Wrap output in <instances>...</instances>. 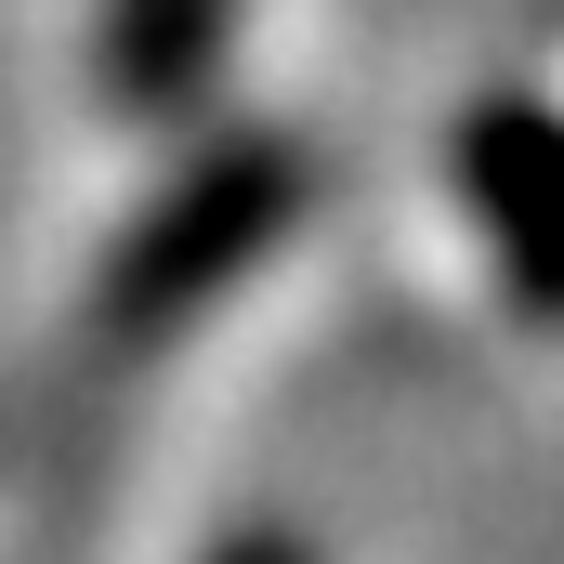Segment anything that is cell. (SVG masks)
<instances>
[{
  "label": "cell",
  "instance_id": "cell-3",
  "mask_svg": "<svg viewBox=\"0 0 564 564\" xmlns=\"http://www.w3.org/2000/svg\"><path fill=\"white\" fill-rule=\"evenodd\" d=\"M210 564H315V539H289V525H250V539H224Z\"/></svg>",
  "mask_w": 564,
  "mask_h": 564
},
{
  "label": "cell",
  "instance_id": "cell-2",
  "mask_svg": "<svg viewBox=\"0 0 564 564\" xmlns=\"http://www.w3.org/2000/svg\"><path fill=\"white\" fill-rule=\"evenodd\" d=\"M289 197H302L289 144H224L210 171H184V184H171V210L144 224V237H132V263H119V315H132V328L197 315V302L237 276V263H263V250H276Z\"/></svg>",
  "mask_w": 564,
  "mask_h": 564
},
{
  "label": "cell",
  "instance_id": "cell-1",
  "mask_svg": "<svg viewBox=\"0 0 564 564\" xmlns=\"http://www.w3.org/2000/svg\"><path fill=\"white\" fill-rule=\"evenodd\" d=\"M459 210L486 237L525 328H564V106L552 93H486L459 119Z\"/></svg>",
  "mask_w": 564,
  "mask_h": 564
}]
</instances>
